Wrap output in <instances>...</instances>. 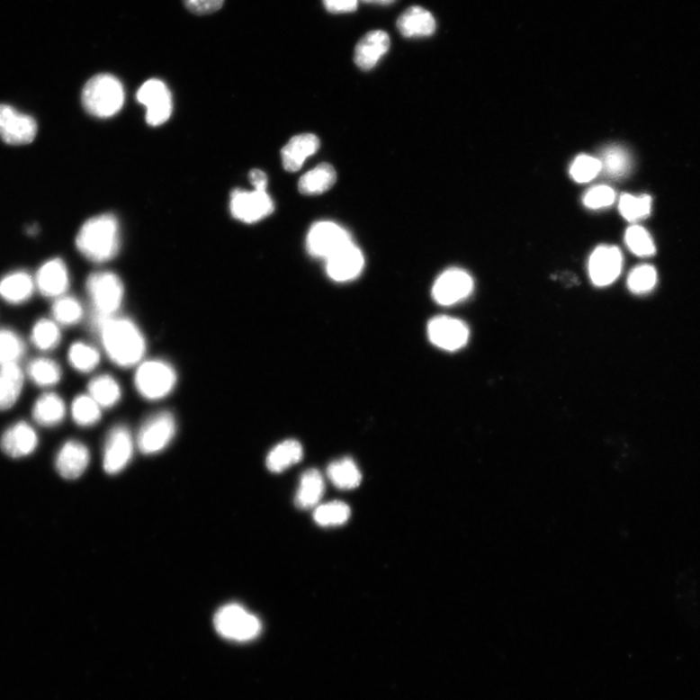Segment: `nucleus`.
I'll return each instance as SVG.
<instances>
[{"label":"nucleus","instance_id":"30","mask_svg":"<svg viewBox=\"0 0 700 700\" xmlns=\"http://www.w3.org/2000/svg\"><path fill=\"white\" fill-rule=\"evenodd\" d=\"M89 395L102 408H112L121 399L122 392L119 383L112 376L103 375L91 381Z\"/></svg>","mask_w":700,"mask_h":700},{"label":"nucleus","instance_id":"16","mask_svg":"<svg viewBox=\"0 0 700 700\" xmlns=\"http://www.w3.org/2000/svg\"><path fill=\"white\" fill-rule=\"evenodd\" d=\"M364 264L361 250L350 243L326 259V271L337 283L352 282L363 271Z\"/></svg>","mask_w":700,"mask_h":700},{"label":"nucleus","instance_id":"5","mask_svg":"<svg viewBox=\"0 0 700 700\" xmlns=\"http://www.w3.org/2000/svg\"><path fill=\"white\" fill-rule=\"evenodd\" d=\"M213 624L216 632L222 637L237 642H250L262 632V624L256 615L237 603L217 611Z\"/></svg>","mask_w":700,"mask_h":700},{"label":"nucleus","instance_id":"27","mask_svg":"<svg viewBox=\"0 0 700 700\" xmlns=\"http://www.w3.org/2000/svg\"><path fill=\"white\" fill-rule=\"evenodd\" d=\"M303 458V446L296 440H286L271 451L267 456V468L273 473H282L297 464Z\"/></svg>","mask_w":700,"mask_h":700},{"label":"nucleus","instance_id":"34","mask_svg":"<svg viewBox=\"0 0 700 700\" xmlns=\"http://www.w3.org/2000/svg\"><path fill=\"white\" fill-rule=\"evenodd\" d=\"M68 360L72 367L80 372H90L98 367L101 354L94 346L76 343L71 346L68 352Z\"/></svg>","mask_w":700,"mask_h":700},{"label":"nucleus","instance_id":"8","mask_svg":"<svg viewBox=\"0 0 700 700\" xmlns=\"http://www.w3.org/2000/svg\"><path fill=\"white\" fill-rule=\"evenodd\" d=\"M138 101L147 108V121L151 126H160L170 119L173 99L166 84L158 79L144 83L138 92Z\"/></svg>","mask_w":700,"mask_h":700},{"label":"nucleus","instance_id":"44","mask_svg":"<svg viewBox=\"0 0 700 700\" xmlns=\"http://www.w3.org/2000/svg\"><path fill=\"white\" fill-rule=\"evenodd\" d=\"M225 0H184V4L192 14L204 16L220 10Z\"/></svg>","mask_w":700,"mask_h":700},{"label":"nucleus","instance_id":"24","mask_svg":"<svg viewBox=\"0 0 700 700\" xmlns=\"http://www.w3.org/2000/svg\"><path fill=\"white\" fill-rule=\"evenodd\" d=\"M32 416L34 420L42 426H56L65 418V402L56 393H45L34 403Z\"/></svg>","mask_w":700,"mask_h":700},{"label":"nucleus","instance_id":"20","mask_svg":"<svg viewBox=\"0 0 700 700\" xmlns=\"http://www.w3.org/2000/svg\"><path fill=\"white\" fill-rule=\"evenodd\" d=\"M390 47V38L388 33L383 31H372L357 43L354 62L359 68L370 70L389 52Z\"/></svg>","mask_w":700,"mask_h":700},{"label":"nucleus","instance_id":"28","mask_svg":"<svg viewBox=\"0 0 700 700\" xmlns=\"http://www.w3.org/2000/svg\"><path fill=\"white\" fill-rule=\"evenodd\" d=\"M335 168L329 164H321L301 176L299 190L304 195H319L328 191L336 183Z\"/></svg>","mask_w":700,"mask_h":700},{"label":"nucleus","instance_id":"33","mask_svg":"<svg viewBox=\"0 0 700 700\" xmlns=\"http://www.w3.org/2000/svg\"><path fill=\"white\" fill-rule=\"evenodd\" d=\"M25 353V343L18 334L8 329H0V367L18 364Z\"/></svg>","mask_w":700,"mask_h":700},{"label":"nucleus","instance_id":"47","mask_svg":"<svg viewBox=\"0 0 700 700\" xmlns=\"http://www.w3.org/2000/svg\"><path fill=\"white\" fill-rule=\"evenodd\" d=\"M362 2L367 4H375L380 5H390L395 2V0H362Z\"/></svg>","mask_w":700,"mask_h":700},{"label":"nucleus","instance_id":"4","mask_svg":"<svg viewBox=\"0 0 700 700\" xmlns=\"http://www.w3.org/2000/svg\"><path fill=\"white\" fill-rule=\"evenodd\" d=\"M86 286L94 311L93 319L114 317L124 299V285L119 276L112 272L94 273L88 277Z\"/></svg>","mask_w":700,"mask_h":700},{"label":"nucleus","instance_id":"40","mask_svg":"<svg viewBox=\"0 0 700 700\" xmlns=\"http://www.w3.org/2000/svg\"><path fill=\"white\" fill-rule=\"evenodd\" d=\"M651 209V199L649 196L634 197L624 194L619 202V210L626 220L635 222L649 216Z\"/></svg>","mask_w":700,"mask_h":700},{"label":"nucleus","instance_id":"7","mask_svg":"<svg viewBox=\"0 0 700 700\" xmlns=\"http://www.w3.org/2000/svg\"><path fill=\"white\" fill-rule=\"evenodd\" d=\"M175 419L171 413L161 412L149 417L141 426L138 446L144 454L162 452L175 435Z\"/></svg>","mask_w":700,"mask_h":700},{"label":"nucleus","instance_id":"22","mask_svg":"<svg viewBox=\"0 0 700 700\" xmlns=\"http://www.w3.org/2000/svg\"><path fill=\"white\" fill-rule=\"evenodd\" d=\"M319 146V139L315 135L303 134L294 137L282 151L285 170L291 173L298 172L309 157L318 152Z\"/></svg>","mask_w":700,"mask_h":700},{"label":"nucleus","instance_id":"3","mask_svg":"<svg viewBox=\"0 0 700 700\" xmlns=\"http://www.w3.org/2000/svg\"><path fill=\"white\" fill-rule=\"evenodd\" d=\"M81 98L88 113L99 118H108L122 110L125 91L118 78L103 74L92 77L86 83Z\"/></svg>","mask_w":700,"mask_h":700},{"label":"nucleus","instance_id":"10","mask_svg":"<svg viewBox=\"0 0 700 700\" xmlns=\"http://www.w3.org/2000/svg\"><path fill=\"white\" fill-rule=\"evenodd\" d=\"M473 291L472 276L464 270L453 268L438 277L432 288V297L439 305L453 306L467 299Z\"/></svg>","mask_w":700,"mask_h":700},{"label":"nucleus","instance_id":"36","mask_svg":"<svg viewBox=\"0 0 700 700\" xmlns=\"http://www.w3.org/2000/svg\"><path fill=\"white\" fill-rule=\"evenodd\" d=\"M62 340V335L58 324L49 319H40L36 322L31 331L32 344L41 350L56 348Z\"/></svg>","mask_w":700,"mask_h":700},{"label":"nucleus","instance_id":"45","mask_svg":"<svg viewBox=\"0 0 700 700\" xmlns=\"http://www.w3.org/2000/svg\"><path fill=\"white\" fill-rule=\"evenodd\" d=\"M326 9L333 14L350 13L357 9L358 0H322Z\"/></svg>","mask_w":700,"mask_h":700},{"label":"nucleus","instance_id":"12","mask_svg":"<svg viewBox=\"0 0 700 700\" xmlns=\"http://www.w3.org/2000/svg\"><path fill=\"white\" fill-rule=\"evenodd\" d=\"M230 210L236 220L250 224L269 216L274 202L265 191L236 190L231 196Z\"/></svg>","mask_w":700,"mask_h":700},{"label":"nucleus","instance_id":"18","mask_svg":"<svg viewBox=\"0 0 700 700\" xmlns=\"http://www.w3.org/2000/svg\"><path fill=\"white\" fill-rule=\"evenodd\" d=\"M38 434L25 421H20L9 427L0 440L2 450L12 458L28 456L38 448Z\"/></svg>","mask_w":700,"mask_h":700},{"label":"nucleus","instance_id":"37","mask_svg":"<svg viewBox=\"0 0 700 700\" xmlns=\"http://www.w3.org/2000/svg\"><path fill=\"white\" fill-rule=\"evenodd\" d=\"M350 516L348 505L342 501H333L319 506L315 511V521L321 526H339L346 524Z\"/></svg>","mask_w":700,"mask_h":700},{"label":"nucleus","instance_id":"46","mask_svg":"<svg viewBox=\"0 0 700 700\" xmlns=\"http://www.w3.org/2000/svg\"><path fill=\"white\" fill-rule=\"evenodd\" d=\"M250 183L257 191H265L268 185V178L265 174L260 170H255L250 173Z\"/></svg>","mask_w":700,"mask_h":700},{"label":"nucleus","instance_id":"29","mask_svg":"<svg viewBox=\"0 0 700 700\" xmlns=\"http://www.w3.org/2000/svg\"><path fill=\"white\" fill-rule=\"evenodd\" d=\"M328 476L332 484L340 489H356L362 480L357 465L348 457L332 462L328 469Z\"/></svg>","mask_w":700,"mask_h":700},{"label":"nucleus","instance_id":"26","mask_svg":"<svg viewBox=\"0 0 700 700\" xmlns=\"http://www.w3.org/2000/svg\"><path fill=\"white\" fill-rule=\"evenodd\" d=\"M325 490L324 480L319 471L310 469L301 475L295 503L300 509L308 510L318 505Z\"/></svg>","mask_w":700,"mask_h":700},{"label":"nucleus","instance_id":"35","mask_svg":"<svg viewBox=\"0 0 700 700\" xmlns=\"http://www.w3.org/2000/svg\"><path fill=\"white\" fill-rule=\"evenodd\" d=\"M101 408L90 395L78 396L72 403V417L80 426H93L98 424L102 417Z\"/></svg>","mask_w":700,"mask_h":700},{"label":"nucleus","instance_id":"15","mask_svg":"<svg viewBox=\"0 0 700 700\" xmlns=\"http://www.w3.org/2000/svg\"><path fill=\"white\" fill-rule=\"evenodd\" d=\"M134 453V441L125 426L114 427L105 441L103 468L107 474L115 475L124 470Z\"/></svg>","mask_w":700,"mask_h":700},{"label":"nucleus","instance_id":"31","mask_svg":"<svg viewBox=\"0 0 700 700\" xmlns=\"http://www.w3.org/2000/svg\"><path fill=\"white\" fill-rule=\"evenodd\" d=\"M31 380L40 388H51L62 379V370L55 361L36 358L28 366Z\"/></svg>","mask_w":700,"mask_h":700},{"label":"nucleus","instance_id":"23","mask_svg":"<svg viewBox=\"0 0 700 700\" xmlns=\"http://www.w3.org/2000/svg\"><path fill=\"white\" fill-rule=\"evenodd\" d=\"M35 282L27 272L18 271L0 280V297L9 304H22L33 294Z\"/></svg>","mask_w":700,"mask_h":700},{"label":"nucleus","instance_id":"21","mask_svg":"<svg viewBox=\"0 0 700 700\" xmlns=\"http://www.w3.org/2000/svg\"><path fill=\"white\" fill-rule=\"evenodd\" d=\"M397 28L407 39L427 38L436 31V21L420 6L408 8L397 21Z\"/></svg>","mask_w":700,"mask_h":700},{"label":"nucleus","instance_id":"41","mask_svg":"<svg viewBox=\"0 0 700 700\" xmlns=\"http://www.w3.org/2000/svg\"><path fill=\"white\" fill-rule=\"evenodd\" d=\"M658 282L657 271L650 265L636 267L627 279V287L634 294H645L653 291Z\"/></svg>","mask_w":700,"mask_h":700},{"label":"nucleus","instance_id":"48","mask_svg":"<svg viewBox=\"0 0 700 700\" xmlns=\"http://www.w3.org/2000/svg\"><path fill=\"white\" fill-rule=\"evenodd\" d=\"M38 232H39V229L35 225H32L31 227H30L29 230H28V234H30V235H35Z\"/></svg>","mask_w":700,"mask_h":700},{"label":"nucleus","instance_id":"14","mask_svg":"<svg viewBox=\"0 0 700 700\" xmlns=\"http://www.w3.org/2000/svg\"><path fill=\"white\" fill-rule=\"evenodd\" d=\"M623 256L618 247L600 246L588 260V274L591 283L597 287L612 284L621 274Z\"/></svg>","mask_w":700,"mask_h":700},{"label":"nucleus","instance_id":"17","mask_svg":"<svg viewBox=\"0 0 700 700\" xmlns=\"http://www.w3.org/2000/svg\"><path fill=\"white\" fill-rule=\"evenodd\" d=\"M35 285L47 298H59L65 295L69 286V275L62 259L55 258L44 263L35 277Z\"/></svg>","mask_w":700,"mask_h":700},{"label":"nucleus","instance_id":"9","mask_svg":"<svg viewBox=\"0 0 700 700\" xmlns=\"http://www.w3.org/2000/svg\"><path fill=\"white\" fill-rule=\"evenodd\" d=\"M353 243L344 228L333 222H319L310 228L307 249L310 256L328 259L346 245Z\"/></svg>","mask_w":700,"mask_h":700},{"label":"nucleus","instance_id":"43","mask_svg":"<svg viewBox=\"0 0 700 700\" xmlns=\"http://www.w3.org/2000/svg\"><path fill=\"white\" fill-rule=\"evenodd\" d=\"M615 200V191L606 185H599L589 189L584 197V204L590 210H600L610 207Z\"/></svg>","mask_w":700,"mask_h":700},{"label":"nucleus","instance_id":"1","mask_svg":"<svg viewBox=\"0 0 700 700\" xmlns=\"http://www.w3.org/2000/svg\"><path fill=\"white\" fill-rule=\"evenodd\" d=\"M108 356L120 367L135 366L147 352L146 339L138 326L124 318L93 319Z\"/></svg>","mask_w":700,"mask_h":700},{"label":"nucleus","instance_id":"25","mask_svg":"<svg viewBox=\"0 0 700 700\" xmlns=\"http://www.w3.org/2000/svg\"><path fill=\"white\" fill-rule=\"evenodd\" d=\"M23 372L18 364L0 367V410L13 407L22 390Z\"/></svg>","mask_w":700,"mask_h":700},{"label":"nucleus","instance_id":"19","mask_svg":"<svg viewBox=\"0 0 700 700\" xmlns=\"http://www.w3.org/2000/svg\"><path fill=\"white\" fill-rule=\"evenodd\" d=\"M90 462V453L85 444L68 441L56 458L58 473L67 480H76L85 472Z\"/></svg>","mask_w":700,"mask_h":700},{"label":"nucleus","instance_id":"38","mask_svg":"<svg viewBox=\"0 0 700 700\" xmlns=\"http://www.w3.org/2000/svg\"><path fill=\"white\" fill-rule=\"evenodd\" d=\"M83 313L80 301L70 296L58 298L52 308V315L56 322L65 326L77 324L82 319Z\"/></svg>","mask_w":700,"mask_h":700},{"label":"nucleus","instance_id":"2","mask_svg":"<svg viewBox=\"0 0 700 700\" xmlns=\"http://www.w3.org/2000/svg\"><path fill=\"white\" fill-rule=\"evenodd\" d=\"M81 255L94 263L113 259L120 248L119 223L112 214L94 216L84 224L76 238Z\"/></svg>","mask_w":700,"mask_h":700},{"label":"nucleus","instance_id":"13","mask_svg":"<svg viewBox=\"0 0 700 700\" xmlns=\"http://www.w3.org/2000/svg\"><path fill=\"white\" fill-rule=\"evenodd\" d=\"M430 342L446 352H455L466 346L470 331L465 322L451 317H437L428 324Z\"/></svg>","mask_w":700,"mask_h":700},{"label":"nucleus","instance_id":"42","mask_svg":"<svg viewBox=\"0 0 700 700\" xmlns=\"http://www.w3.org/2000/svg\"><path fill=\"white\" fill-rule=\"evenodd\" d=\"M602 172L599 159L588 155L578 156L570 167V175L578 184H587Z\"/></svg>","mask_w":700,"mask_h":700},{"label":"nucleus","instance_id":"32","mask_svg":"<svg viewBox=\"0 0 700 700\" xmlns=\"http://www.w3.org/2000/svg\"><path fill=\"white\" fill-rule=\"evenodd\" d=\"M602 171L613 178H620L631 170V156L629 152L618 146L608 147L603 150L599 159Z\"/></svg>","mask_w":700,"mask_h":700},{"label":"nucleus","instance_id":"11","mask_svg":"<svg viewBox=\"0 0 700 700\" xmlns=\"http://www.w3.org/2000/svg\"><path fill=\"white\" fill-rule=\"evenodd\" d=\"M38 134V123L14 107L0 104V139L10 146H25Z\"/></svg>","mask_w":700,"mask_h":700},{"label":"nucleus","instance_id":"6","mask_svg":"<svg viewBox=\"0 0 700 700\" xmlns=\"http://www.w3.org/2000/svg\"><path fill=\"white\" fill-rule=\"evenodd\" d=\"M175 369L161 360L144 362L135 377L136 388L139 394L150 401L163 399L170 394L176 384Z\"/></svg>","mask_w":700,"mask_h":700},{"label":"nucleus","instance_id":"39","mask_svg":"<svg viewBox=\"0 0 700 700\" xmlns=\"http://www.w3.org/2000/svg\"><path fill=\"white\" fill-rule=\"evenodd\" d=\"M625 244L637 256L648 257L654 256L656 247L653 238L642 226H632L625 232Z\"/></svg>","mask_w":700,"mask_h":700}]
</instances>
